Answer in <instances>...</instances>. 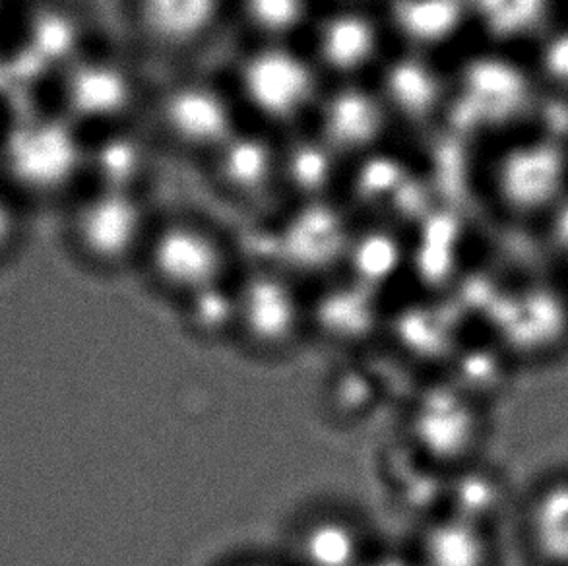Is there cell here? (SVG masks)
<instances>
[{"instance_id":"cell-1","label":"cell","mask_w":568,"mask_h":566,"mask_svg":"<svg viewBox=\"0 0 568 566\" xmlns=\"http://www.w3.org/2000/svg\"><path fill=\"white\" fill-rule=\"evenodd\" d=\"M144 123L165 160L200 169L246 121L222 67L200 64L155 77Z\"/></svg>"},{"instance_id":"cell-2","label":"cell","mask_w":568,"mask_h":566,"mask_svg":"<svg viewBox=\"0 0 568 566\" xmlns=\"http://www.w3.org/2000/svg\"><path fill=\"white\" fill-rule=\"evenodd\" d=\"M88 134L47 101L0 123V183L22 202L69 204L85 186Z\"/></svg>"},{"instance_id":"cell-3","label":"cell","mask_w":568,"mask_h":566,"mask_svg":"<svg viewBox=\"0 0 568 566\" xmlns=\"http://www.w3.org/2000/svg\"><path fill=\"white\" fill-rule=\"evenodd\" d=\"M222 70L246 124L280 139L311 129L328 90L303 43L231 46Z\"/></svg>"},{"instance_id":"cell-4","label":"cell","mask_w":568,"mask_h":566,"mask_svg":"<svg viewBox=\"0 0 568 566\" xmlns=\"http://www.w3.org/2000/svg\"><path fill=\"white\" fill-rule=\"evenodd\" d=\"M155 77L123 39L105 38L54 80L49 103L90 137L142 121Z\"/></svg>"},{"instance_id":"cell-5","label":"cell","mask_w":568,"mask_h":566,"mask_svg":"<svg viewBox=\"0 0 568 566\" xmlns=\"http://www.w3.org/2000/svg\"><path fill=\"white\" fill-rule=\"evenodd\" d=\"M126 46L155 74L212 64L231 39V0H121Z\"/></svg>"},{"instance_id":"cell-6","label":"cell","mask_w":568,"mask_h":566,"mask_svg":"<svg viewBox=\"0 0 568 566\" xmlns=\"http://www.w3.org/2000/svg\"><path fill=\"white\" fill-rule=\"evenodd\" d=\"M139 269L155 290L179 303L239 276L230 235L192 210L162 208Z\"/></svg>"},{"instance_id":"cell-7","label":"cell","mask_w":568,"mask_h":566,"mask_svg":"<svg viewBox=\"0 0 568 566\" xmlns=\"http://www.w3.org/2000/svg\"><path fill=\"white\" fill-rule=\"evenodd\" d=\"M62 210L78 256L109 274L139 269L162 214L152 192L100 186H84Z\"/></svg>"},{"instance_id":"cell-8","label":"cell","mask_w":568,"mask_h":566,"mask_svg":"<svg viewBox=\"0 0 568 566\" xmlns=\"http://www.w3.org/2000/svg\"><path fill=\"white\" fill-rule=\"evenodd\" d=\"M303 46L328 85L377 82L399 49L383 2L326 4Z\"/></svg>"},{"instance_id":"cell-9","label":"cell","mask_w":568,"mask_h":566,"mask_svg":"<svg viewBox=\"0 0 568 566\" xmlns=\"http://www.w3.org/2000/svg\"><path fill=\"white\" fill-rule=\"evenodd\" d=\"M237 330L253 352H290L313 329L311 301L284 266L248 270L235 280Z\"/></svg>"},{"instance_id":"cell-10","label":"cell","mask_w":568,"mask_h":566,"mask_svg":"<svg viewBox=\"0 0 568 566\" xmlns=\"http://www.w3.org/2000/svg\"><path fill=\"white\" fill-rule=\"evenodd\" d=\"M217 199L239 208L264 206L285 199L282 189V139L245 124L199 169Z\"/></svg>"},{"instance_id":"cell-11","label":"cell","mask_w":568,"mask_h":566,"mask_svg":"<svg viewBox=\"0 0 568 566\" xmlns=\"http://www.w3.org/2000/svg\"><path fill=\"white\" fill-rule=\"evenodd\" d=\"M394 119L377 84L328 85L313 131L347 161L377 152Z\"/></svg>"},{"instance_id":"cell-12","label":"cell","mask_w":568,"mask_h":566,"mask_svg":"<svg viewBox=\"0 0 568 566\" xmlns=\"http://www.w3.org/2000/svg\"><path fill=\"white\" fill-rule=\"evenodd\" d=\"M165 155L144 119L88 137L85 186L152 192Z\"/></svg>"},{"instance_id":"cell-13","label":"cell","mask_w":568,"mask_h":566,"mask_svg":"<svg viewBox=\"0 0 568 566\" xmlns=\"http://www.w3.org/2000/svg\"><path fill=\"white\" fill-rule=\"evenodd\" d=\"M409 549L422 566H499L493 526L448 508L423 520Z\"/></svg>"},{"instance_id":"cell-14","label":"cell","mask_w":568,"mask_h":566,"mask_svg":"<svg viewBox=\"0 0 568 566\" xmlns=\"http://www.w3.org/2000/svg\"><path fill=\"white\" fill-rule=\"evenodd\" d=\"M417 444L433 459L450 462L471 458L484 435V415L468 394L440 392L425 400L414 417Z\"/></svg>"},{"instance_id":"cell-15","label":"cell","mask_w":568,"mask_h":566,"mask_svg":"<svg viewBox=\"0 0 568 566\" xmlns=\"http://www.w3.org/2000/svg\"><path fill=\"white\" fill-rule=\"evenodd\" d=\"M321 0H231V46L303 43Z\"/></svg>"},{"instance_id":"cell-16","label":"cell","mask_w":568,"mask_h":566,"mask_svg":"<svg viewBox=\"0 0 568 566\" xmlns=\"http://www.w3.org/2000/svg\"><path fill=\"white\" fill-rule=\"evenodd\" d=\"M375 547L362 522L342 513L316 514L293 534L287 566H363Z\"/></svg>"},{"instance_id":"cell-17","label":"cell","mask_w":568,"mask_h":566,"mask_svg":"<svg viewBox=\"0 0 568 566\" xmlns=\"http://www.w3.org/2000/svg\"><path fill=\"white\" fill-rule=\"evenodd\" d=\"M347 161L313 129L282 139V189L300 204L328 202Z\"/></svg>"},{"instance_id":"cell-18","label":"cell","mask_w":568,"mask_h":566,"mask_svg":"<svg viewBox=\"0 0 568 566\" xmlns=\"http://www.w3.org/2000/svg\"><path fill=\"white\" fill-rule=\"evenodd\" d=\"M524 542L541 566H568V472L549 475L524 506Z\"/></svg>"},{"instance_id":"cell-19","label":"cell","mask_w":568,"mask_h":566,"mask_svg":"<svg viewBox=\"0 0 568 566\" xmlns=\"http://www.w3.org/2000/svg\"><path fill=\"white\" fill-rule=\"evenodd\" d=\"M189 329L202 337H222L235 334L237 330V291L235 282L199 295L185 299L181 303Z\"/></svg>"},{"instance_id":"cell-20","label":"cell","mask_w":568,"mask_h":566,"mask_svg":"<svg viewBox=\"0 0 568 566\" xmlns=\"http://www.w3.org/2000/svg\"><path fill=\"white\" fill-rule=\"evenodd\" d=\"M22 206V200L0 183V253L7 251L18 235Z\"/></svg>"},{"instance_id":"cell-21","label":"cell","mask_w":568,"mask_h":566,"mask_svg":"<svg viewBox=\"0 0 568 566\" xmlns=\"http://www.w3.org/2000/svg\"><path fill=\"white\" fill-rule=\"evenodd\" d=\"M363 566H422L412 549H396V547H375L369 559Z\"/></svg>"},{"instance_id":"cell-22","label":"cell","mask_w":568,"mask_h":566,"mask_svg":"<svg viewBox=\"0 0 568 566\" xmlns=\"http://www.w3.org/2000/svg\"><path fill=\"white\" fill-rule=\"evenodd\" d=\"M227 566H287L277 563V560L261 559V557H253V559H241L231 563Z\"/></svg>"},{"instance_id":"cell-23","label":"cell","mask_w":568,"mask_h":566,"mask_svg":"<svg viewBox=\"0 0 568 566\" xmlns=\"http://www.w3.org/2000/svg\"><path fill=\"white\" fill-rule=\"evenodd\" d=\"M347 2H383V0H321V4H347Z\"/></svg>"},{"instance_id":"cell-24","label":"cell","mask_w":568,"mask_h":566,"mask_svg":"<svg viewBox=\"0 0 568 566\" xmlns=\"http://www.w3.org/2000/svg\"><path fill=\"white\" fill-rule=\"evenodd\" d=\"M8 4H10V0H0V23H2L4 16H7Z\"/></svg>"}]
</instances>
